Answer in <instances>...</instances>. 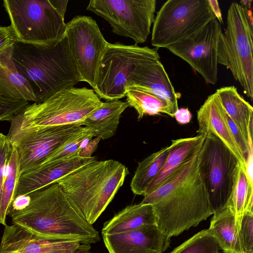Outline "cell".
I'll return each instance as SVG.
<instances>
[{
  "mask_svg": "<svg viewBox=\"0 0 253 253\" xmlns=\"http://www.w3.org/2000/svg\"><path fill=\"white\" fill-rule=\"evenodd\" d=\"M201 147L141 202L153 205L156 224L169 238L197 226L212 214L199 169Z\"/></svg>",
  "mask_w": 253,
  "mask_h": 253,
  "instance_id": "6da1fadb",
  "label": "cell"
},
{
  "mask_svg": "<svg viewBox=\"0 0 253 253\" xmlns=\"http://www.w3.org/2000/svg\"><path fill=\"white\" fill-rule=\"evenodd\" d=\"M28 195L24 209L8 214L13 224L49 240L88 244L100 241L98 231L70 203L58 182Z\"/></svg>",
  "mask_w": 253,
  "mask_h": 253,
  "instance_id": "7a4b0ae2",
  "label": "cell"
},
{
  "mask_svg": "<svg viewBox=\"0 0 253 253\" xmlns=\"http://www.w3.org/2000/svg\"><path fill=\"white\" fill-rule=\"evenodd\" d=\"M12 58L19 72L28 82L40 103L56 93L73 87L79 74L64 35L52 48L17 42L13 43Z\"/></svg>",
  "mask_w": 253,
  "mask_h": 253,
  "instance_id": "3957f363",
  "label": "cell"
},
{
  "mask_svg": "<svg viewBox=\"0 0 253 253\" xmlns=\"http://www.w3.org/2000/svg\"><path fill=\"white\" fill-rule=\"evenodd\" d=\"M128 173L127 168L118 161L95 160L57 182L73 206L93 225L123 185Z\"/></svg>",
  "mask_w": 253,
  "mask_h": 253,
  "instance_id": "277c9868",
  "label": "cell"
},
{
  "mask_svg": "<svg viewBox=\"0 0 253 253\" xmlns=\"http://www.w3.org/2000/svg\"><path fill=\"white\" fill-rule=\"evenodd\" d=\"M67 0H4L16 42L54 47L66 31Z\"/></svg>",
  "mask_w": 253,
  "mask_h": 253,
  "instance_id": "5b68a950",
  "label": "cell"
},
{
  "mask_svg": "<svg viewBox=\"0 0 253 253\" xmlns=\"http://www.w3.org/2000/svg\"><path fill=\"white\" fill-rule=\"evenodd\" d=\"M101 103L92 89H65L42 102L30 103L10 121V128L22 130L68 125L82 126Z\"/></svg>",
  "mask_w": 253,
  "mask_h": 253,
  "instance_id": "8992f818",
  "label": "cell"
},
{
  "mask_svg": "<svg viewBox=\"0 0 253 253\" xmlns=\"http://www.w3.org/2000/svg\"><path fill=\"white\" fill-rule=\"evenodd\" d=\"M159 48L141 47L137 44L108 43L101 60L93 90L106 100L126 96L131 77L138 66L160 60Z\"/></svg>",
  "mask_w": 253,
  "mask_h": 253,
  "instance_id": "52a82bcc",
  "label": "cell"
},
{
  "mask_svg": "<svg viewBox=\"0 0 253 253\" xmlns=\"http://www.w3.org/2000/svg\"><path fill=\"white\" fill-rule=\"evenodd\" d=\"M215 19L208 0H168L155 16L151 44L167 48L199 32Z\"/></svg>",
  "mask_w": 253,
  "mask_h": 253,
  "instance_id": "ba28073f",
  "label": "cell"
},
{
  "mask_svg": "<svg viewBox=\"0 0 253 253\" xmlns=\"http://www.w3.org/2000/svg\"><path fill=\"white\" fill-rule=\"evenodd\" d=\"M223 40L227 63L244 93L253 99V23L252 13L233 2L227 11L226 28Z\"/></svg>",
  "mask_w": 253,
  "mask_h": 253,
  "instance_id": "9c48e42d",
  "label": "cell"
},
{
  "mask_svg": "<svg viewBox=\"0 0 253 253\" xmlns=\"http://www.w3.org/2000/svg\"><path fill=\"white\" fill-rule=\"evenodd\" d=\"M240 162L218 138L207 134L199 157V169L212 214L228 204Z\"/></svg>",
  "mask_w": 253,
  "mask_h": 253,
  "instance_id": "30bf717a",
  "label": "cell"
},
{
  "mask_svg": "<svg viewBox=\"0 0 253 253\" xmlns=\"http://www.w3.org/2000/svg\"><path fill=\"white\" fill-rule=\"evenodd\" d=\"M222 36L221 25L215 19L199 32L167 48L186 61L207 84H215L218 65H227Z\"/></svg>",
  "mask_w": 253,
  "mask_h": 253,
  "instance_id": "8fae6325",
  "label": "cell"
},
{
  "mask_svg": "<svg viewBox=\"0 0 253 253\" xmlns=\"http://www.w3.org/2000/svg\"><path fill=\"white\" fill-rule=\"evenodd\" d=\"M156 0H91L86 10L106 20L118 35L145 42L155 19Z\"/></svg>",
  "mask_w": 253,
  "mask_h": 253,
  "instance_id": "7c38bea8",
  "label": "cell"
},
{
  "mask_svg": "<svg viewBox=\"0 0 253 253\" xmlns=\"http://www.w3.org/2000/svg\"><path fill=\"white\" fill-rule=\"evenodd\" d=\"M86 128L77 124L22 130L10 128L7 136L17 151L20 174L38 167Z\"/></svg>",
  "mask_w": 253,
  "mask_h": 253,
  "instance_id": "4fadbf2b",
  "label": "cell"
},
{
  "mask_svg": "<svg viewBox=\"0 0 253 253\" xmlns=\"http://www.w3.org/2000/svg\"><path fill=\"white\" fill-rule=\"evenodd\" d=\"M66 37L80 82L94 89L100 63L108 42L91 17L76 16L66 23Z\"/></svg>",
  "mask_w": 253,
  "mask_h": 253,
  "instance_id": "5bb4252c",
  "label": "cell"
},
{
  "mask_svg": "<svg viewBox=\"0 0 253 253\" xmlns=\"http://www.w3.org/2000/svg\"><path fill=\"white\" fill-rule=\"evenodd\" d=\"M102 235L109 253H163L170 243V238L156 224L121 233Z\"/></svg>",
  "mask_w": 253,
  "mask_h": 253,
  "instance_id": "9a60e30c",
  "label": "cell"
},
{
  "mask_svg": "<svg viewBox=\"0 0 253 253\" xmlns=\"http://www.w3.org/2000/svg\"><path fill=\"white\" fill-rule=\"evenodd\" d=\"M4 226L0 253H72L81 244L42 239L13 223Z\"/></svg>",
  "mask_w": 253,
  "mask_h": 253,
  "instance_id": "2e32d148",
  "label": "cell"
},
{
  "mask_svg": "<svg viewBox=\"0 0 253 253\" xmlns=\"http://www.w3.org/2000/svg\"><path fill=\"white\" fill-rule=\"evenodd\" d=\"M95 160L93 157L79 155L41 166L21 174L18 179L12 201L57 182L81 167Z\"/></svg>",
  "mask_w": 253,
  "mask_h": 253,
  "instance_id": "e0dca14e",
  "label": "cell"
},
{
  "mask_svg": "<svg viewBox=\"0 0 253 253\" xmlns=\"http://www.w3.org/2000/svg\"><path fill=\"white\" fill-rule=\"evenodd\" d=\"M198 135L212 134L230 150L245 168L246 161L226 120L225 110L215 92L209 95L197 111Z\"/></svg>",
  "mask_w": 253,
  "mask_h": 253,
  "instance_id": "ac0fdd59",
  "label": "cell"
},
{
  "mask_svg": "<svg viewBox=\"0 0 253 253\" xmlns=\"http://www.w3.org/2000/svg\"><path fill=\"white\" fill-rule=\"evenodd\" d=\"M132 84L161 97L178 108V99L181 94L175 91L160 60L148 61L138 66L129 85Z\"/></svg>",
  "mask_w": 253,
  "mask_h": 253,
  "instance_id": "d6986e66",
  "label": "cell"
},
{
  "mask_svg": "<svg viewBox=\"0 0 253 253\" xmlns=\"http://www.w3.org/2000/svg\"><path fill=\"white\" fill-rule=\"evenodd\" d=\"M13 43L0 51V92L7 98L36 103L30 85L13 61Z\"/></svg>",
  "mask_w": 253,
  "mask_h": 253,
  "instance_id": "ffe728a7",
  "label": "cell"
},
{
  "mask_svg": "<svg viewBox=\"0 0 253 253\" xmlns=\"http://www.w3.org/2000/svg\"><path fill=\"white\" fill-rule=\"evenodd\" d=\"M129 107L120 99L106 100L94 110L84 121L82 126L89 129L93 136L106 139L114 136L123 112Z\"/></svg>",
  "mask_w": 253,
  "mask_h": 253,
  "instance_id": "44dd1931",
  "label": "cell"
},
{
  "mask_svg": "<svg viewBox=\"0 0 253 253\" xmlns=\"http://www.w3.org/2000/svg\"><path fill=\"white\" fill-rule=\"evenodd\" d=\"M205 138V135L197 134L194 137L172 140L169 155L163 166L144 196L150 193L165 182L203 144Z\"/></svg>",
  "mask_w": 253,
  "mask_h": 253,
  "instance_id": "7402d4cb",
  "label": "cell"
},
{
  "mask_svg": "<svg viewBox=\"0 0 253 253\" xmlns=\"http://www.w3.org/2000/svg\"><path fill=\"white\" fill-rule=\"evenodd\" d=\"M153 224H156L153 205L140 203L126 207L106 222L101 234L121 233Z\"/></svg>",
  "mask_w": 253,
  "mask_h": 253,
  "instance_id": "603a6c76",
  "label": "cell"
},
{
  "mask_svg": "<svg viewBox=\"0 0 253 253\" xmlns=\"http://www.w3.org/2000/svg\"><path fill=\"white\" fill-rule=\"evenodd\" d=\"M126 96L129 107H133L137 112L138 120L141 119L145 115L161 114L173 117L175 112L178 109L166 99L134 84L127 87Z\"/></svg>",
  "mask_w": 253,
  "mask_h": 253,
  "instance_id": "cb8c5ba5",
  "label": "cell"
},
{
  "mask_svg": "<svg viewBox=\"0 0 253 253\" xmlns=\"http://www.w3.org/2000/svg\"><path fill=\"white\" fill-rule=\"evenodd\" d=\"M215 92L226 113L248 140L249 130L253 129L252 105L239 93L234 85L220 87Z\"/></svg>",
  "mask_w": 253,
  "mask_h": 253,
  "instance_id": "d4e9b609",
  "label": "cell"
},
{
  "mask_svg": "<svg viewBox=\"0 0 253 253\" xmlns=\"http://www.w3.org/2000/svg\"><path fill=\"white\" fill-rule=\"evenodd\" d=\"M208 229L224 253H243L235 225L234 215L227 204L213 214Z\"/></svg>",
  "mask_w": 253,
  "mask_h": 253,
  "instance_id": "484cf974",
  "label": "cell"
},
{
  "mask_svg": "<svg viewBox=\"0 0 253 253\" xmlns=\"http://www.w3.org/2000/svg\"><path fill=\"white\" fill-rule=\"evenodd\" d=\"M169 150V146L164 147L138 163L130 183L131 191L134 194L144 195L163 166Z\"/></svg>",
  "mask_w": 253,
  "mask_h": 253,
  "instance_id": "4316f807",
  "label": "cell"
},
{
  "mask_svg": "<svg viewBox=\"0 0 253 253\" xmlns=\"http://www.w3.org/2000/svg\"><path fill=\"white\" fill-rule=\"evenodd\" d=\"M228 204L233 212L238 234L244 213L247 211H253V185L249 181L245 169L240 163Z\"/></svg>",
  "mask_w": 253,
  "mask_h": 253,
  "instance_id": "83f0119b",
  "label": "cell"
},
{
  "mask_svg": "<svg viewBox=\"0 0 253 253\" xmlns=\"http://www.w3.org/2000/svg\"><path fill=\"white\" fill-rule=\"evenodd\" d=\"M7 164L6 174L0 197V224L6 225L5 219L13 200L18 179L20 175L18 155L15 147Z\"/></svg>",
  "mask_w": 253,
  "mask_h": 253,
  "instance_id": "f1b7e54d",
  "label": "cell"
},
{
  "mask_svg": "<svg viewBox=\"0 0 253 253\" xmlns=\"http://www.w3.org/2000/svg\"><path fill=\"white\" fill-rule=\"evenodd\" d=\"M218 244L209 230L204 229L169 253H219Z\"/></svg>",
  "mask_w": 253,
  "mask_h": 253,
  "instance_id": "f546056e",
  "label": "cell"
},
{
  "mask_svg": "<svg viewBox=\"0 0 253 253\" xmlns=\"http://www.w3.org/2000/svg\"><path fill=\"white\" fill-rule=\"evenodd\" d=\"M91 133H92V131L87 128L76 137L68 142L64 145L62 146L55 152L52 153L44 160L39 167L67 159L74 156L79 155L82 140L85 137Z\"/></svg>",
  "mask_w": 253,
  "mask_h": 253,
  "instance_id": "4dcf8cb0",
  "label": "cell"
},
{
  "mask_svg": "<svg viewBox=\"0 0 253 253\" xmlns=\"http://www.w3.org/2000/svg\"><path fill=\"white\" fill-rule=\"evenodd\" d=\"M238 234L243 253H253V211L244 213Z\"/></svg>",
  "mask_w": 253,
  "mask_h": 253,
  "instance_id": "1f68e13d",
  "label": "cell"
},
{
  "mask_svg": "<svg viewBox=\"0 0 253 253\" xmlns=\"http://www.w3.org/2000/svg\"><path fill=\"white\" fill-rule=\"evenodd\" d=\"M30 104L24 100L11 99L4 97L0 92V122L9 121Z\"/></svg>",
  "mask_w": 253,
  "mask_h": 253,
  "instance_id": "d6a6232c",
  "label": "cell"
},
{
  "mask_svg": "<svg viewBox=\"0 0 253 253\" xmlns=\"http://www.w3.org/2000/svg\"><path fill=\"white\" fill-rule=\"evenodd\" d=\"M12 146L7 135L0 133V197Z\"/></svg>",
  "mask_w": 253,
  "mask_h": 253,
  "instance_id": "836d02e7",
  "label": "cell"
},
{
  "mask_svg": "<svg viewBox=\"0 0 253 253\" xmlns=\"http://www.w3.org/2000/svg\"><path fill=\"white\" fill-rule=\"evenodd\" d=\"M16 41L13 30L10 25H0V51Z\"/></svg>",
  "mask_w": 253,
  "mask_h": 253,
  "instance_id": "e575fe53",
  "label": "cell"
},
{
  "mask_svg": "<svg viewBox=\"0 0 253 253\" xmlns=\"http://www.w3.org/2000/svg\"><path fill=\"white\" fill-rule=\"evenodd\" d=\"M101 139L100 137H95L93 139H92L85 147L80 149L79 152V156L83 158L91 157L93 153L97 149Z\"/></svg>",
  "mask_w": 253,
  "mask_h": 253,
  "instance_id": "d590c367",
  "label": "cell"
},
{
  "mask_svg": "<svg viewBox=\"0 0 253 253\" xmlns=\"http://www.w3.org/2000/svg\"><path fill=\"white\" fill-rule=\"evenodd\" d=\"M173 117L179 124L185 125L191 121L192 116L188 108H182L175 112Z\"/></svg>",
  "mask_w": 253,
  "mask_h": 253,
  "instance_id": "8d00e7d4",
  "label": "cell"
},
{
  "mask_svg": "<svg viewBox=\"0 0 253 253\" xmlns=\"http://www.w3.org/2000/svg\"><path fill=\"white\" fill-rule=\"evenodd\" d=\"M211 10L216 19L221 24L223 23V18L218 1L216 0H208Z\"/></svg>",
  "mask_w": 253,
  "mask_h": 253,
  "instance_id": "74e56055",
  "label": "cell"
},
{
  "mask_svg": "<svg viewBox=\"0 0 253 253\" xmlns=\"http://www.w3.org/2000/svg\"><path fill=\"white\" fill-rule=\"evenodd\" d=\"M90 249V244L81 243L78 248L72 253H93Z\"/></svg>",
  "mask_w": 253,
  "mask_h": 253,
  "instance_id": "f35d334b",
  "label": "cell"
}]
</instances>
